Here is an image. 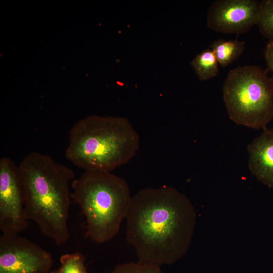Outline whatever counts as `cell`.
<instances>
[{
	"label": "cell",
	"mask_w": 273,
	"mask_h": 273,
	"mask_svg": "<svg viewBox=\"0 0 273 273\" xmlns=\"http://www.w3.org/2000/svg\"><path fill=\"white\" fill-rule=\"evenodd\" d=\"M126 219V239L134 248L138 262L161 267L187 253L196 212L185 194L164 186L145 188L133 196Z\"/></svg>",
	"instance_id": "6da1fadb"
},
{
	"label": "cell",
	"mask_w": 273,
	"mask_h": 273,
	"mask_svg": "<svg viewBox=\"0 0 273 273\" xmlns=\"http://www.w3.org/2000/svg\"><path fill=\"white\" fill-rule=\"evenodd\" d=\"M18 165L25 191L26 219L34 222L56 244H63L70 236V188L74 171L36 152L26 155Z\"/></svg>",
	"instance_id": "7a4b0ae2"
},
{
	"label": "cell",
	"mask_w": 273,
	"mask_h": 273,
	"mask_svg": "<svg viewBox=\"0 0 273 273\" xmlns=\"http://www.w3.org/2000/svg\"><path fill=\"white\" fill-rule=\"evenodd\" d=\"M139 146V135L126 118L92 115L72 127L65 154L84 170L111 172L129 162Z\"/></svg>",
	"instance_id": "3957f363"
},
{
	"label": "cell",
	"mask_w": 273,
	"mask_h": 273,
	"mask_svg": "<svg viewBox=\"0 0 273 273\" xmlns=\"http://www.w3.org/2000/svg\"><path fill=\"white\" fill-rule=\"evenodd\" d=\"M71 187V199L85 218L86 237L98 244L113 238L132 198L126 181L110 171L85 170Z\"/></svg>",
	"instance_id": "277c9868"
},
{
	"label": "cell",
	"mask_w": 273,
	"mask_h": 273,
	"mask_svg": "<svg viewBox=\"0 0 273 273\" xmlns=\"http://www.w3.org/2000/svg\"><path fill=\"white\" fill-rule=\"evenodd\" d=\"M222 95L230 118L237 124L265 128L273 119V78L258 66L245 65L230 70Z\"/></svg>",
	"instance_id": "5b68a950"
},
{
	"label": "cell",
	"mask_w": 273,
	"mask_h": 273,
	"mask_svg": "<svg viewBox=\"0 0 273 273\" xmlns=\"http://www.w3.org/2000/svg\"><path fill=\"white\" fill-rule=\"evenodd\" d=\"M25 195L19 165L11 158L0 160V230L19 234L27 227Z\"/></svg>",
	"instance_id": "8992f818"
},
{
	"label": "cell",
	"mask_w": 273,
	"mask_h": 273,
	"mask_svg": "<svg viewBox=\"0 0 273 273\" xmlns=\"http://www.w3.org/2000/svg\"><path fill=\"white\" fill-rule=\"evenodd\" d=\"M51 254L18 234L0 236V273H49Z\"/></svg>",
	"instance_id": "52a82bcc"
},
{
	"label": "cell",
	"mask_w": 273,
	"mask_h": 273,
	"mask_svg": "<svg viewBox=\"0 0 273 273\" xmlns=\"http://www.w3.org/2000/svg\"><path fill=\"white\" fill-rule=\"evenodd\" d=\"M260 8L256 0H217L208 9L207 25L217 32L243 33L256 25Z\"/></svg>",
	"instance_id": "ba28073f"
},
{
	"label": "cell",
	"mask_w": 273,
	"mask_h": 273,
	"mask_svg": "<svg viewBox=\"0 0 273 273\" xmlns=\"http://www.w3.org/2000/svg\"><path fill=\"white\" fill-rule=\"evenodd\" d=\"M251 173L263 184L273 188V128L265 129L248 146Z\"/></svg>",
	"instance_id": "9c48e42d"
},
{
	"label": "cell",
	"mask_w": 273,
	"mask_h": 273,
	"mask_svg": "<svg viewBox=\"0 0 273 273\" xmlns=\"http://www.w3.org/2000/svg\"><path fill=\"white\" fill-rule=\"evenodd\" d=\"M244 41L218 39L210 45V49L214 53L221 66L225 67L237 60L245 49Z\"/></svg>",
	"instance_id": "30bf717a"
},
{
	"label": "cell",
	"mask_w": 273,
	"mask_h": 273,
	"mask_svg": "<svg viewBox=\"0 0 273 273\" xmlns=\"http://www.w3.org/2000/svg\"><path fill=\"white\" fill-rule=\"evenodd\" d=\"M199 79L205 81L216 76L219 71V63L211 49L198 54L191 62Z\"/></svg>",
	"instance_id": "8fae6325"
},
{
	"label": "cell",
	"mask_w": 273,
	"mask_h": 273,
	"mask_svg": "<svg viewBox=\"0 0 273 273\" xmlns=\"http://www.w3.org/2000/svg\"><path fill=\"white\" fill-rule=\"evenodd\" d=\"M85 260L84 256L79 252L64 254L60 257V266L50 273H88Z\"/></svg>",
	"instance_id": "7c38bea8"
},
{
	"label": "cell",
	"mask_w": 273,
	"mask_h": 273,
	"mask_svg": "<svg viewBox=\"0 0 273 273\" xmlns=\"http://www.w3.org/2000/svg\"><path fill=\"white\" fill-rule=\"evenodd\" d=\"M256 25L264 36L269 40H273V0L260 2V13Z\"/></svg>",
	"instance_id": "4fadbf2b"
},
{
	"label": "cell",
	"mask_w": 273,
	"mask_h": 273,
	"mask_svg": "<svg viewBox=\"0 0 273 273\" xmlns=\"http://www.w3.org/2000/svg\"><path fill=\"white\" fill-rule=\"evenodd\" d=\"M111 273H163L160 266L137 262H127L117 265Z\"/></svg>",
	"instance_id": "5bb4252c"
},
{
	"label": "cell",
	"mask_w": 273,
	"mask_h": 273,
	"mask_svg": "<svg viewBox=\"0 0 273 273\" xmlns=\"http://www.w3.org/2000/svg\"><path fill=\"white\" fill-rule=\"evenodd\" d=\"M265 58L268 69L272 73L273 78V40H269L265 51Z\"/></svg>",
	"instance_id": "9a60e30c"
}]
</instances>
